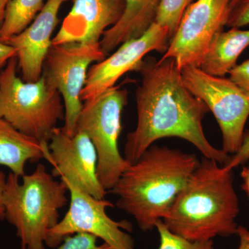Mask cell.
<instances>
[{
	"mask_svg": "<svg viewBox=\"0 0 249 249\" xmlns=\"http://www.w3.org/2000/svg\"><path fill=\"white\" fill-rule=\"evenodd\" d=\"M136 71L142 77L136 91L137 122L127 134L124 159L133 163L159 139L178 137L191 142L205 158L225 164L231 156L214 147L203 129L209 108L186 88L176 60L147 57Z\"/></svg>",
	"mask_w": 249,
	"mask_h": 249,
	"instance_id": "6da1fadb",
	"label": "cell"
},
{
	"mask_svg": "<svg viewBox=\"0 0 249 249\" xmlns=\"http://www.w3.org/2000/svg\"><path fill=\"white\" fill-rule=\"evenodd\" d=\"M199 160L193 154L151 145L129 164L108 192L116 206L135 219L142 231L155 229L186 186Z\"/></svg>",
	"mask_w": 249,
	"mask_h": 249,
	"instance_id": "7a4b0ae2",
	"label": "cell"
},
{
	"mask_svg": "<svg viewBox=\"0 0 249 249\" xmlns=\"http://www.w3.org/2000/svg\"><path fill=\"white\" fill-rule=\"evenodd\" d=\"M204 158L162 219L170 231L191 241L237 234L240 212L232 170Z\"/></svg>",
	"mask_w": 249,
	"mask_h": 249,
	"instance_id": "3957f363",
	"label": "cell"
},
{
	"mask_svg": "<svg viewBox=\"0 0 249 249\" xmlns=\"http://www.w3.org/2000/svg\"><path fill=\"white\" fill-rule=\"evenodd\" d=\"M19 178L11 172L6 178L5 219L16 229L22 249H45L49 231L57 225L60 211L68 202V188L42 163Z\"/></svg>",
	"mask_w": 249,
	"mask_h": 249,
	"instance_id": "277c9868",
	"label": "cell"
},
{
	"mask_svg": "<svg viewBox=\"0 0 249 249\" xmlns=\"http://www.w3.org/2000/svg\"><path fill=\"white\" fill-rule=\"evenodd\" d=\"M17 57L0 73V117L21 132L49 145L58 121L65 119L60 93L45 77L25 82L18 76Z\"/></svg>",
	"mask_w": 249,
	"mask_h": 249,
	"instance_id": "5b68a950",
	"label": "cell"
},
{
	"mask_svg": "<svg viewBox=\"0 0 249 249\" xmlns=\"http://www.w3.org/2000/svg\"><path fill=\"white\" fill-rule=\"evenodd\" d=\"M127 101V90L114 87L84 102L77 124L76 129L85 132L94 145L98 178L107 193L130 164L119 148L122 112Z\"/></svg>",
	"mask_w": 249,
	"mask_h": 249,
	"instance_id": "8992f818",
	"label": "cell"
},
{
	"mask_svg": "<svg viewBox=\"0 0 249 249\" xmlns=\"http://www.w3.org/2000/svg\"><path fill=\"white\" fill-rule=\"evenodd\" d=\"M181 75L186 88L213 114L222 132L223 150L229 155L238 152L249 116V96L229 78L211 76L199 67H183Z\"/></svg>",
	"mask_w": 249,
	"mask_h": 249,
	"instance_id": "52a82bcc",
	"label": "cell"
},
{
	"mask_svg": "<svg viewBox=\"0 0 249 249\" xmlns=\"http://www.w3.org/2000/svg\"><path fill=\"white\" fill-rule=\"evenodd\" d=\"M107 55L99 43L52 45L44 63L42 76L61 95L65 107L64 129L73 134L83 104L81 93L88 71L93 63L102 61Z\"/></svg>",
	"mask_w": 249,
	"mask_h": 249,
	"instance_id": "ba28073f",
	"label": "cell"
},
{
	"mask_svg": "<svg viewBox=\"0 0 249 249\" xmlns=\"http://www.w3.org/2000/svg\"><path fill=\"white\" fill-rule=\"evenodd\" d=\"M60 179L68 188L70 206L61 220L49 231L46 246L57 248L65 237L85 232L101 239L111 249H134V239L128 233L132 224L114 220L107 213V209L114 206L111 201L96 199L65 178Z\"/></svg>",
	"mask_w": 249,
	"mask_h": 249,
	"instance_id": "9c48e42d",
	"label": "cell"
},
{
	"mask_svg": "<svg viewBox=\"0 0 249 249\" xmlns=\"http://www.w3.org/2000/svg\"><path fill=\"white\" fill-rule=\"evenodd\" d=\"M232 0H196L183 14L162 59L173 58L180 69L199 67L216 34L227 25Z\"/></svg>",
	"mask_w": 249,
	"mask_h": 249,
	"instance_id": "30bf717a",
	"label": "cell"
},
{
	"mask_svg": "<svg viewBox=\"0 0 249 249\" xmlns=\"http://www.w3.org/2000/svg\"><path fill=\"white\" fill-rule=\"evenodd\" d=\"M49 150L47 160L53 166L54 178H65L96 199L106 198L107 192L98 178L97 153L85 132L76 129L71 134L63 127H57L49 140Z\"/></svg>",
	"mask_w": 249,
	"mask_h": 249,
	"instance_id": "8fae6325",
	"label": "cell"
},
{
	"mask_svg": "<svg viewBox=\"0 0 249 249\" xmlns=\"http://www.w3.org/2000/svg\"><path fill=\"white\" fill-rule=\"evenodd\" d=\"M170 40L168 29L155 22L142 36L126 41L114 53L93 64L82 91V101L92 100L115 87L118 80L126 73L137 71L145 55L150 52L164 54Z\"/></svg>",
	"mask_w": 249,
	"mask_h": 249,
	"instance_id": "7c38bea8",
	"label": "cell"
},
{
	"mask_svg": "<svg viewBox=\"0 0 249 249\" xmlns=\"http://www.w3.org/2000/svg\"><path fill=\"white\" fill-rule=\"evenodd\" d=\"M67 1L47 0L34 20L6 42L16 49L18 69L24 81L36 82L42 76L46 57L52 45V35L58 24L59 11Z\"/></svg>",
	"mask_w": 249,
	"mask_h": 249,
	"instance_id": "4fadbf2b",
	"label": "cell"
},
{
	"mask_svg": "<svg viewBox=\"0 0 249 249\" xmlns=\"http://www.w3.org/2000/svg\"><path fill=\"white\" fill-rule=\"evenodd\" d=\"M124 9L123 0H73L52 45L99 43L105 31L119 20Z\"/></svg>",
	"mask_w": 249,
	"mask_h": 249,
	"instance_id": "5bb4252c",
	"label": "cell"
},
{
	"mask_svg": "<svg viewBox=\"0 0 249 249\" xmlns=\"http://www.w3.org/2000/svg\"><path fill=\"white\" fill-rule=\"evenodd\" d=\"M124 13L100 41L106 55L126 41L142 36L156 22L161 0H123Z\"/></svg>",
	"mask_w": 249,
	"mask_h": 249,
	"instance_id": "9a60e30c",
	"label": "cell"
},
{
	"mask_svg": "<svg viewBox=\"0 0 249 249\" xmlns=\"http://www.w3.org/2000/svg\"><path fill=\"white\" fill-rule=\"evenodd\" d=\"M49 145H42L0 117V165L22 178L28 162L48 160Z\"/></svg>",
	"mask_w": 249,
	"mask_h": 249,
	"instance_id": "2e32d148",
	"label": "cell"
},
{
	"mask_svg": "<svg viewBox=\"0 0 249 249\" xmlns=\"http://www.w3.org/2000/svg\"><path fill=\"white\" fill-rule=\"evenodd\" d=\"M249 46V29L230 28L221 31L213 37L199 68L211 76L225 77Z\"/></svg>",
	"mask_w": 249,
	"mask_h": 249,
	"instance_id": "e0dca14e",
	"label": "cell"
},
{
	"mask_svg": "<svg viewBox=\"0 0 249 249\" xmlns=\"http://www.w3.org/2000/svg\"><path fill=\"white\" fill-rule=\"evenodd\" d=\"M45 0H11L0 29V40L6 42L24 31L43 9Z\"/></svg>",
	"mask_w": 249,
	"mask_h": 249,
	"instance_id": "ac0fdd59",
	"label": "cell"
},
{
	"mask_svg": "<svg viewBox=\"0 0 249 249\" xmlns=\"http://www.w3.org/2000/svg\"><path fill=\"white\" fill-rule=\"evenodd\" d=\"M196 0H161L156 22L169 31L173 37L187 8Z\"/></svg>",
	"mask_w": 249,
	"mask_h": 249,
	"instance_id": "d6986e66",
	"label": "cell"
},
{
	"mask_svg": "<svg viewBox=\"0 0 249 249\" xmlns=\"http://www.w3.org/2000/svg\"><path fill=\"white\" fill-rule=\"evenodd\" d=\"M160 235V245L158 249H214L213 240L191 241L170 231L163 221L156 224Z\"/></svg>",
	"mask_w": 249,
	"mask_h": 249,
	"instance_id": "ffe728a7",
	"label": "cell"
},
{
	"mask_svg": "<svg viewBox=\"0 0 249 249\" xmlns=\"http://www.w3.org/2000/svg\"><path fill=\"white\" fill-rule=\"evenodd\" d=\"M57 249H111L107 244H98L96 236L78 232L65 237Z\"/></svg>",
	"mask_w": 249,
	"mask_h": 249,
	"instance_id": "44dd1931",
	"label": "cell"
},
{
	"mask_svg": "<svg viewBox=\"0 0 249 249\" xmlns=\"http://www.w3.org/2000/svg\"><path fill=\"white\" fill-rule=\"evenodd\" d=\"M229 75V79L249 96V59L236 65Z\"/></svg>",
	"mask_w": 249,
	"mask_h": 249,
	"instance_id": "7402d4cb",
	"label": "cell"
},
{
	"mask_svg": "<svg viewBox=\"0 0 249 249\" xmlns=\"http://www.w3.org/2000/svg\"><path fill=\"white\" fill-rule=\"evenodd\" d=\"M247 25H249V0H245L232 10L227 26L240 29Z\"/></svg>",
	"mask_w": 249,
	"mask_h": 249,
	"instance_id": "603a6c76",
	"label": "cell"
},
{
	"mask_svg": "<svg viewBox=\"0 0 249 249\" xmlns=\"http://www.w3.org/2000/svg\"><path fill=\"white\" fill-rule=\"evenodd\" d=\"M249 160V133L245 135L243 142L238 152L231 156L230 159L223 165L226 169L233 170L239 165L243 164Z\"/></svg>",
	"mask_w": 249,
	"mask_h": 249,
	"instance_id": "cb8c5ba5",
	"label": "cell"
},
{
	"mask_svg": "<svg viewBox=\"0 0 249 249\" xmlns=\"http://www.w3.org/2000/svg\"><path fill=\"white\" fill-rule=\"evenodd\" d=\"M16 57V49L0 40V73L11 58Z\"/></svg>",
	"mask_w": 249,
	"mask_h": 249,
	"instance_id": "d4e9b609",
	"label": "cell"
},
{
	"mask_svg": "<svg viewBox=\"0 0 249 249\" xmlns=\"http://www.w3.org/2000/svg\"><path fill=\"white\" fill-rule=\"evenodd\" d=\"M237 235L240 238V245L238 249H249V231L247 228L239 226L237 228Z\"/></svg>",
	"mask_w": 249,
	"mask_h": 249,
	"instance_id": "484cf974",
	"label": "cell"
},
{
	"mask_svg": "<svg viewBox=\"0 0 249 249\" xmlns=\"http://www.w3.org/2000/svg\"><path fill=\"white\" fill-rule=\"evenodd\" d=\"M6 183V177L4 173L0 170V221L5 219V212L4 204H3V197L5 186Z\"/></svg>",
	"mask_w": 249,
	"mask_h": 249,
	"instance_id": "4316f807",
	"label": "cell"
},
{
	"mask_svg": "<svg viewBox=\"0 0 249 249\" xmlns=\"http://www.w3.org/2000/svg\"><path fill=\"white\" fill-rule=\"evenodd\" d=\"M241 177L243 180V184H242V189L245 191L249 198V163L247 166L243 167Z\"/></svg>",
	"mask_w": 249,
	"mask_h": 249,
	"instance_id": "83f0119b",
	"label": "cell"
},
{
	"mask_svg": "<svg viewBox=\"0 0 249 249\" xmlns=\"http://www.w3.org/2000/svg\"><path fill=\"white\" fill-rule=\"evenodd\" d=\"M11 0H0V29L4 22L5 12L6 8Z\"/></svg>",
	"mask_w": 249,
	"mask_h": 249,
	"instance_id": "f1b7e54d",
	"label": "cell"
},
{
	"mask_svg": "<svg viewBox=\"0 0 249 249\" xmlns=\"http://www.w3.org/2000/svg\"><path fill=\"white\" fill-rule=\"evenodd\" d=\"M245 1V0H232L231 3V10L234 9L236 6H238L240 3H242V1Z\"/></svg>",
	"mask_w": 249,
	"mask_h": 249,
	"instance_id": "f546056e",
	"label": "cell"
},
{
	"mask_svg": "<svg viewBox=\"0 0 249 249\" xmlns=\"http://www.w3.org/2000/svg\"></svg>",
	"mask_w": 249,
	"mask_h": 249,
	"instance_id": "4dcf8cb0",
	"label": "cell"
}]
</instances>
